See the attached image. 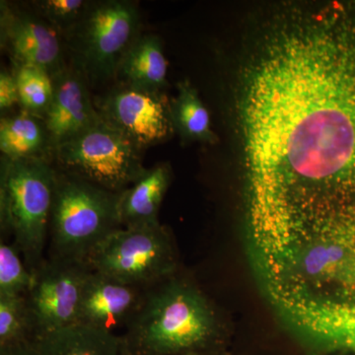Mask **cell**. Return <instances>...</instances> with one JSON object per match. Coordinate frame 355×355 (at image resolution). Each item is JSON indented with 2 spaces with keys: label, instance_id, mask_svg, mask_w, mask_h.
<instances>
[{
  "label": "cell",
  "instance_id": "8",
  "mask_svg": "<svg viewBox=\"0 0 355 355\" xmlns=\"http://www.w3.org/2000/svg\"><path fill=\"white\" fill-rule=\"evenodd\" d=\"M94 102L102 120L141 150L163 144L175 132L165 92H144L118 84Z\"/></svg>",
  "mask_w": 355,
  "mask_h": 355
},
{
  "label": "cell",
  "instance_id": "3",
  "mask_svg": "<svg viewBox=\"0 0 355 355\" xmlns=\"http://www.w3.org/2000/svg\"><path fill=\"white\" fill-rule=\"evenodd\" d=\"M120 193L57 169L50 222L51 257L87 261L107 237L121 227Z\"/></svg>",
  "mask_w": 355,
  "mask_h": 355
},
{
  "label": "cell",
  "instance_id": "13",
  "mask_svg": "<svg viewBox=\"0 0 355 355\" xmlns=\"http://www.w3.org/2000/svg\"><path fill=\"white\" fill-rule=\"evenodd\" d=\"M170 181V166L161 163L147 169L139 181L121 193L119 214L121 227H139L159 223V209Z\"/></svg>",
  "mask_w": 355,
  "mask_h": 355
},
{
  "label": "cell",
  "instance_id": "7",
  "mask_svg": "<svg viewBox=\"0 0 355 355\" xmlns=\"http://www.w3.org/2000/svg\"><path fill=\"white\" fill-rule=\"evenodd\" d=\"M91 268L85 261L51 257L33 272L25 298L35 338L78 323L81 296Z\"/></svg>",
  "mask_w": 355,
  "mask_h": 355
},
{
  "label": "cell",
  "instance_id": "2",
  "mask_svg": "<svg viewBox=\"0 0 355 355\" xmlns=\"http://www.w3.org/2000/svg\"><path fill=\"white\" fill-rule=\"evenodd\" d=\"M57 168L44 159L12 160L1 156L0 223L10 233L28 268L34 272L44 261L50 235Z\"/></svg>",
  "mask_w": 355,
  "mask_h": 355
},
{
  "label": "cell",
  "instance_id": "19",
  "mask_svg": "<svg viewBox=\"0 0 355 355\" xmlns=\"http://www.w3.org/2000/svg\"><path fill=\"white\" fill-rule=\"evenodd\" d=\"M35 12L65 39L83 20L92 1L86 0H39L32 1Z\"/></svg>",
  "mask_w": 355,
  "mask_h": 355
},
{
  "label": "cell",
  "instance_id": "21",
  "mask_svg": "<svg viewBox=\"0 0 355 355\" xmlns=\"http://www.w3.org/2000/svg\"><path fill=\"white\" fill-rule=\"evenodd\" d=\"M15 106H19L17 83L12 70L2 69L0 72V112L6 116Z\"/></svg>",
  "mask_w": 355,
  "mask_h": 355
},
{
  "label": "cell",
  "instance_id": "10",
  "mask_svg": "<svg viewBox=\"0 0 355 355\" xmlns=\"http://www.w3.org/2000/svg\"><path fill=\"white\" fill-rule=\"evenodd\" d=\"M53 77L55 96L43 121L55 149L94 127L102 118L91 98L87 79L73 65H67Z\"/></svg>",
  "mask_w": 355,
  "mask_h": 355
},
{
  "label": "cell",
  "instance_id": "17",
  "mask_svg": "<svg viewBox=\"0 0 355 355\" xmlns=\"http://www.w3.org/2000/svg\"><path fill=\"white\" fill-rule=\"evenodd\" d=\"M22 111L44 120L55 96L53 77L34 67H13Z\"/></svg>",
  "mask_w": 355,
  "mask_h": 355
},
{
  "label": "cell",
  "instance_id": "23",
  "mask_svg": "<svg viewBox=\"0 0 355 355\" xmlns=\"http://www.w3.org/2000/svg\"><path fill=\"white\" fill-rule=\"evenodd\" d=\"M216 355H223V354H216Z\"/></svg>",
  "mask_w": 355,
  "mask_h": 355
},
{
  "label": "cell",
  "instance_id": "5",
  "mask_svg": "<svg viewBox=\"0 0 355 355\" xmlns=\"http://www.w3.org/2000/svg\"><path fill=\"white\" fill-rule=\"evenodd\" d=\"M142 151L102 120L76 139L58 146L53 164L60 171L121 193L146 174Z\"/></svg>",
  "mask_w": 355,
  "mask_h": 355
},
{
  "label": "cell",
  "instance_id": "9",
  "mask_svg": "<svg viewBox=\"0 0 355 355\" xmlns=\"http://www.w3.org/2000/svg\"><path fill=\"white\" fill-rule=\"evenodd\" d=\"M0 43L12 67H34L55 76L67 67L60 35L35 11L0 2Z\"/></svg>",
  "mask_w": 355,
  "mask_h": 355
},
{
  "label": "cell",
  "instance_id": "1",
  "mask_svg": "<svg viewBox=\"0 0 355 355\" xmlns=\"http://www.w3.org/2000/svg\"><path fill=\"white\" fill-rule=\"evenodd\" d=\"M216 312L195 286L166 279L142 298L123 338L127 355H216Z\"/></svg>",
  "mask_w": 355,
  "mask_h": 355
},
{
  "label": "cell",
  "instance_id": "14",
  "mask_svg": "<svg viewBox=\"0 0 355 355\" xmlns=\"http://www.w3.org/2000/svg\"><path fill=\"white\" fill-rule=\"evenodd\" d=\"M38 355H127L113 331L77 323L34 338Z\"/></svg>",
  "mask_w": 355,
  "mask_h": 355
},
{
  "label": "cell",
  "instance_id": "4",
  "mask_svg": "<svg viewBox=\"0 0 355 355\" xmlns=\"http://www.w3.org/2000/svg\"><path fill=\"white\" fill-rule=\"evenodd\" d=\"M139 29L140 14L133 2H92L67 38L73 67L89 84L116 78L119 65L139 36Z\"/></svg>",
  "mask_w": 355,
  "mask_h": 355
},
{
  "label": "cell",
  "instance_id": "15",
  "mask_svg": "<svg viewBox=\"0 0 355 355\" xmlns=\"http://www.w3.org/2000/svg\"><path fill=\"white\" fill-rule=\"evenodd\" d=\"M0 150L3 157L44 159L53 162V144L44 121L20 110L0 120Z\"/></svg>",
  "mask_w": 355,
  "mask_h": 355
},
{
  "label": "cell",
  "instance_id": "16",
  "mask_svg": "<svg viewBox=\"0 0 355 355\" xmlns=\"http://www.w3.org/2000/svg\"><path fill=\"white\" fill-rule=\"evenodd\" d=\"M177 97L170 102V111L174 130L184 139L212 142L214 133L210 128L209 111L198 97L197 91L189 81L178 84Z\"/></svg>",
  "mask_w": 355,
  "mask_h": 355
},
{
  "label": "cell",
  "instance_id": "20",
  "mask_svg": "<svg viewBox=\"0 0 355 355\" xmlns=\"http://www.w3.org/2000/svg\"><path fill=\"white\" fill-rule=\"evenodd\" d=\"M15 244L0 243V296L26 295L33 272L21 258Z\"/></svg>",
  "mask_w": 355,
  "mask_h": 355
},
{
  "label": "cell",
  "instance_id": "18",
  "mask_svg": "<svg viewBox=\"0 0 355 355\" xmlns=\"http://www.w3.org/2000/svg\"><path fill=\"white\" fill-rule=\"evenodd\" d=\"M34 338L25 296H0V347L29 342Z\"/></svg>",
  "mask_w": 355,
  "mask_h": 355
},
{
  "label": "cell",
  "instance_id": "22",
  "mask_svg": "<svg viewBox=\"0 0 355 355\" xmlns=\"http://www.w3.org/2000/svg\"><path fill=\"white\" fill-rule=\"evenodd\" d=\"M0 355H38L34 340L0 347Z\"/></svg>",
  "mask_w": 355,
  "mask_h": 355
},
{
  "label": "cell",
  "instance_id": "6",
  "mask_svg": "<svg viewBox=\"0 0 355 355\" xmlns=\"http://www.w3.org/2000/svg\"><path fill=\"white\" fill-rule=\"evenodd\" d=\"M86 263L93 272L135 287L169 279L176 266L169 233L160 223L116 229Z\"/></svg>",
  "mask_w": 355,
  "mask_h": 355
},
{
  "label": "cell",
  "instance_id": "12",
  "mask_svg": "<svg viewBox=\"0 0 355 355\" xmlns=\"http://www.w3.org/2000/svg\"><path fill=\"white\" fill-rule=\"evenodd\" d=\"M168 64L161 40L140 34L121 60L116 71L119 84L148 93L164 92Z\"/></svg>",
  "mask_w": 355,
  "mask_h": 355
},
{
  "label": "cell",
  "instance_id": "11",
  "mask_svg": "<svg viewBox=\"0 0 355 355\" xmlns=\"http://www.w3.org/2000/svg\"><path fill=\"white\" fill-rule=\"evenodd\" d=\"M139 288L91 270L81 296L78 323L113 331L139 310L142 301Z\"/></svg>",
  "mask_w": 355,
  "mask_h": 355
}]
</instances>
